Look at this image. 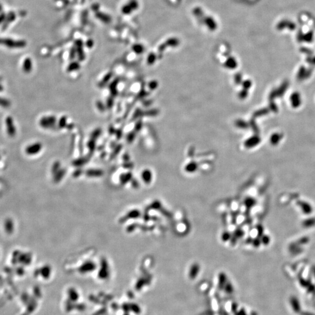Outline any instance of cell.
Returning a JSON list of instances; mask_svg holds the SVG:
<instances>
[{
    "instance_id": "obj_18",
    "label": "cell",
    "mask_w": 315,
    "mask_h": 315,
    "mask_svg": "<svg viewBox=\"0 0 315 315\" xmlns=\"http://www.w3.org/2000/svg\"><path fill=\"white\" fill-rule=\"evenodd\" d=\"M198 270H199V265H198L197 264H193L191 268V275L192 276L196 275V274L198 273Z\"/></svg>"
},
{
    "instance_id": "obj_4",
    "label": "cell",
    "mask_w": 315,
    "mask_h": 315,
    "mask_svg": "<svg viewBox=\"0 0 315 315\" xmlns=\"http://www.w3.org/2000/svg\"><path fill=\"white\" fill-rule=\"evenodd\" d=\"M179 44V40L178 38L171 37L167 39L164 43L160 46L161 50H164L167 47H175Z\"/></svg>"
},
{
    "instance_id": "obj_26",
    "label": "cell",
    "mask_w": 315,
    "mask_h": 315,
    "mask_svg": "<svg viewBox=\"0 0 315 315\" xmlns=\"http://www.w3.org/2000/svg\"><path fill=\"white\" fill-rule=\"evenodd\" d=\"M8 104H9V102H8V101L0 98V105L3 106H8Z\"/></svg>"
},
{
    "instance_id": "obj_15",
    "label": "cell",
    "mask_w": 315,
    "mask_h": 315,
    "mask_svg": "<svg viewBox=\"0 0 315 315\" xmlns=\"http://www.w3.org/2000/svg\"><path fill=\"white\" fill-rule=\"evenodd\" d=\"M133 11V9L131 8V7H130V6L128 4H126L124 6H123V8H122V12H123V14H124L126 15H128V14H130Z\"/></svg>"
},
{
    "instance_id": "obj_12",
    "label": "cell",
    "mask_w": 315,
    "mask_h": 315,
    "mask_svg": "<svg viewBox=\"0 0 315 315\" xmlns=\"http://www.w3.org/2000/svg\"><path fill=\"white\" fill-rule=\"evenodd\" d=\"M117 84H118V80H116L110 85V88L111 93L113 95H117V90H116L117 88L116 87H117Z\"/></svg>"
},
{
    "instance_id": "obj_2",
    "label": "cell",
    "mask_w": 315,
    "mask_h": 315,
    "mask_svg": "<svg viewBox=\"0 0 315 315\" xmlns=\"http://www.w3.org/2000/svg\"><path fill=\"white\" fill-rule=\"evenodd\" d=\"M56 123V118L55 116H45L42 117L40 120V125L44 128H51L54 127Z\"/></svg>"
},
{
    "instance_id": "obj_13",
    "label": "cell",
    "mask_w": 315,
    "mask_h": 315,
    "mask_svg": "<svg viewBox=\"0 0 315 315\" xmlns=\"http://www.w3.org/2000/svg\"><path fill=\"white\" fill-rule=\"evenodd\" d=\"M243 235H244V232L241 229H237L236 230H235V233L233 234V237L232 238H233V239L236 241V239H238L239 238L242 237Z\"/></svg>"
},
{
    "instance_id": "obj_21",
    "label": "cell",
    "mask_w": 315,
    "mask_h": 315,
    "mask_svg": "<svg viewBox=\"0 0 315 315\" xmlns=\"http://www.w3.org/2000/svg\"><path fill=\"white\" fill-rule=\"evenodd\" d=\"M253 200L251 198H248L245 201V204L246 207H249V208H250L251 207L253 206Z\"/></svg>"
},
{
    "instance_id": "obj_1",
    "label": "cell",
    "mask_w": 315,
    "mask_h": 315,
    "mask_svg": "<svg viewBox=\"0 0 315 315\" xmlns=\"http://www.w3.org/2000/svg\"><path fill=\"white\" fill-rule=\"evenodd\" d=\"M204 12L201 9H198L194 14V16L201 20V21L203 23L207 29H208L210 31H215L218 28V24L214 18L212 17L211 16L208 15V16H204Z\"/></svg>"
},
{
    "instance_id": "obj_25",
    "label": "cell",
    "mask_w": 315,
    "mask_h": 315,
    "mask_svg": "<svg viewBox=\"0 0 315 315\" xmlns=\"http://www.w3.org/2000/svg\"><path fill=\"white\" fill-rule=\"evenodd\" d=\"M242 85H243L245 90H248L249 88H250V87L251 85V83L249 81H244Z\"/></svg>"
},
{
    "instance_id": "obj_31",
    "label": "cell",
    "mask_w": 315,
    "mask_h": 315,
    "mask_svg": "<svg viewBox=\"0 0 315 315\" xmlns=\"http://www.w3.org/2000/svg\"><path fill=\"white\" fill-rule=\"evenodd\" d=\"M141 126H142V123L141 121L139 122H138L136 125H135V130H139L141 128Z\"/></svg>"
},
{
    "instance_id": "obj_8",
    "label": "cell",
    "mask_w": 315,
    "mask_h": 315,
    "mask_svg": "<svg viewBox=\"0 0 315 315\" xmlns=\"http://www.w3.org/2000/svg\"><path fill=\"white\" fill-rule=\"evenodd\" d=\"M198 165L195 162H191L185 167V171L189 173H193L197 169Z\"/></svg>"
},
{
    "instance_id": "obj_29",
    "label": "cell",
    "mask_w": 315,
    "mask_h": 315,
    "mask_svg": "<svg viewBox=\"0 0 315 315\" xmlns=\"http://www.w3.org/2000/svg\"><path fill=\"white\" fill-rule=\"evenodd\" d=\"M241 75L237 74L235 76V82H236L237 83H239L241 82Z\"/></svg>"
},
{
    "instance_id": "obj_22",
    "label": "cell",
    "mask_w": 315,
    "mask_h": 315,
    "mask_svg": "<svg viewBox=\"0 0 315 315\" xmlns=\"http://www.w3.org/2000/svg\"><path fill=\"white\" fill-rule=\"evenodd\" d=\"M101 134V130H99V129L95 130V131L92 133V139H94L98 138V137Z\"/></svg>"
},
{
    "instance_id": "obj_14",
    "label": "cell",
    "mask_w": 315,
    "mask_h": 315,
    "mask_svg": "<svg viewBox=\"0 0 315 315\" xmlns=\"http://www.w3.org/2000/svg\"><path fill=\"white\" fill-rule=\"evenodd\" d=\"M156 60V55L154 53H151L148 55V57L147 58V62L148 64H153L155 62Z\"/></svg>"
},
{
    "instance_id": "obj_17",
    "label": "cell",
    "mask_w": 315,
    "mask_h": 315,
    "mask_svg": "<svg viewBox=\"0 0 315 315\" xmlns=\"http://www.w3.org/2000/svg\"><path fill=\"white\" fill-rule=\"evenodd\" d=\"M231 238V235L228 232H223L221 235V239L223 242H226L229 241Z\"/></svg>"
},
{
    "instance_id": "obj_23",
    "label": "cell",
    "mask_w": 315,
    "mask_h": 315,
    "mask_svg": "<svg viewBox=\"0 0 315 315\" xmlns=\"http://www.w3.org/2000/svg\"><path fill=\"white\" fill-rule=\"evenodd\" d=\"M88 147L90 149V150H94L95 149V142L94 139H92L88 142Z\"/></svg>"
},
{
    "instance_id": "obj_30",
    "label": "cell",
    "mask_w": 315,
    "mask_h": 315,
    "mask_svg": "<svg viewBox=\"0 0 315 315\" xmlns=\"http://www.w3.org/2000/svg\"><path fill=\"white\" fill-rule=\"evenodd\" d=\"M76 53V51L74 49L73 50H71V53H70V58L72 59V58H74L75 57V53Z\"/></svg>"
},
{
    "instance_id": "obj_24",
    "label": "cell",
    "mask_w": 315,
    "mask_h": 315,
    "mask_svg": "<svg viewBox=\"0 0 315 315\" xmlns=\"http://www.w3.org/2000/svg\"><path fill=\"white\" fill-rule=\"evenodd\" d=\"M247 96V91H246V90H244L243 91H242L239 94V97L240 99H245Z\"/></svg>"
},
{
    "instance_id": "obj_9",
    "label": "cell",
    "mask_w": 315,
    "mask_h": 315,
    "mask_svg": "<svg viewBox=\"0 0 315 315\" xmlns=\"http://www.w3.org/2000/svg\"><path fill=\"white\" fill-rule=\"evenodd\" d=\"M80 65L77 62H71L67 68V71L68 72H72L74 71H76L80 69Z\"/></svg>"
},
{
    "instance_id": "obj_3",
    "label": "cell",
    "mask_w": 315,
    "mask_h": 315,
    "mask_svg": "<svg viewBox=\"0 0 315 315\" xmlns=\"http://www.w3.org/2000/svg\"><path fill=\"white\" fill-rule=\"evenodd\" d=\"M42 144L40 142H36L27 146L26 148V152L30 155H36L42 150Z\"/></svg>"
},
{
    "instance_id": "obj_7",
    "label": "cell",
    "mask_w": 315,
    "mask_h": 315,
    "mask_svg": "<svg viewBox=\"0 0 315 315\" xmlns=\"http://www.w3.org/2000/svg\"><path fill=\"white\" fill-rule=\"evenodd\" d=\"M152 174L149 170H145L142 173V178L146 183H149L152 180Z\"/></svg>"
},
{
    "instance_id": "obj_5",
    "label": "cell",
    "mask_w": 315,
    "mask_h": 315,
    "mask_svg": "<svg viewBox=\"0 0 315 315\" xmlns=\"http://www.w3.org/2000/svg\"><path fill=\"white\" fill-rule=\"evenodd\" d=\"M224 65L228 69H233L238 67V62L234 57H229L226 60Z\"/></svg>"
},
{
    "instance_id": "obj_27",
    "label": "cell",
    "mask_w": 315,
    "mask_h": 315,
    "mask_svg": "<svg viewBox=\"0 0 315 315\" xmlns=\"http://www.w3.org/2000/svg\"><path fill=\"white\" fill-rule=\"evenodd\" d=\"M111 76H112V74H107V75L104 77V78L103 79V83H107V82L109 80V79L111 78Z\"/></svg>"
},
{
    "instance_id": "obj_28",
    "label": "cell",
    "mask_w": 315,
    "mask_h": 315,
    "mask_svg": "<svg viewBox=\"0 0 315 315\" xmlns=\"http://www.w3.org/2000/svg\"><path fill=\"white\" fill-rule=\"evenodd\" d=\"M97 106H98V108L100 110H103L105 109V107L103 105V103L102 102H98L97 103Z\"/></svg>"
},
{
    "instance_id": "obj_10",
    "label": "cell",
    "mask_w": 315,
    "mask_h": 315,
    "mask_svg": "<svg viewBox=\"0 0 315 315\" xmlns=\"http://www.w3.org/2000/svg\"><path fill=\"white\" fill-rule=\"evenodd\" d=\"M133 50L134 51V53L138 54H141L144 52V47L142 45L140 44H136L135 45H134L133 46V48H132Z\"/></svg>"
},
{
    "instance_id": "obj_11",
    "label": "cell",
    "mask_w": 315,
    "mask_h": 315,
    "mask_svg": "<svg viewBox=\"0 0 315 315\" xmlns=\"http://www.w3.org/2000/svg\"><path fill=\"white\" fill-rule=\"evenodd\" d=\"M32 68V64L31 60H27L25 61L24 64V70L26 72H29L31 71Z\"/></svg>"
},
{
    "instance_id": "obj_6",
    "label": "cell",
    "mask_w": 315,
    "mask_h": 315,
    "mask_svg": "<svg viewBox=\"0 0 315 315\" xmlns=\"http://www.w3.org/2000/svg\"><path fill=\"white\" fill-rule=\"evenodd\" d=\"M6 124H7V128L8 134L11 137L14 136L15 134V128L12 120L10 117L7 119Z\"/></svg>"
},
{
    "instance_id": "obj_16",
    "label": "cell",
    "mask_w": 315,
    "mask_h": 315,
    "mask_svg": "<svg viewBox=\"0 0 315 315\" xmlns=\"http://www.w3.org/2000/svg\"><path fill=\"white\" fill-rule=\"evenodd\" d=\"M67 124V117L65 116H62L59 120L58 127L60 128H64Z\"/></svg>"
},
{
    "instance_id": "obj_19",
    "label": "cell",
    "mask_w": 315,
    "mask_h": 315,
    "mask_svg": "<svg viewBox=\"0 0 315 315\" xmlns=\"http://www.w3.org/2000/svg\"><path fill=\"white\" fill-rule=\"evenodd\" d=\"M158 83L156 81H155V80L151 81L148 84V87L151 90H155L158 87Z\"/></svg>"
},
{
    "instance_id": "obj_32",
    "label": "cell",
    "mask_w": 315,
    "mask_h": 315,
    "mask_svg": "<svg viewBox=\"0 0 315 315\" xmlns=\"http://www.w3.org/2000/svg\"><path fill=\"white\" fill-rule=\"evenodd\" d=\"M107 105H108V107H111V106L113 105V101H111V99L109 100V101H108Z\"/></svg>"
},
{
    "instance_id": "obj_20",
    "label": "cell",
    "mask_w": 315,
    "mask_h": 315,
    "mask_svg": "<svg viewBox=\"0 0 315 315\" xmlns=\"http://www.w3.org/2000/svg\"><path fill=\"white\" fill-rule=\"evenodd\" d=\"M135 137V133L134 132L130 133L127 136V141L128 142H132Z\"/></svg>"
}]
</instances>
